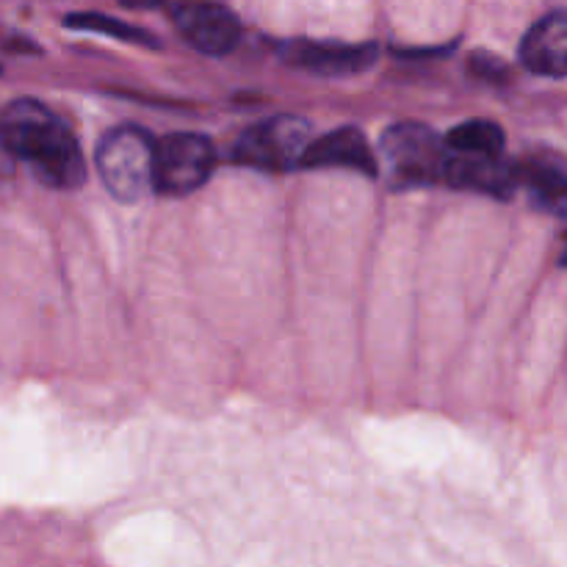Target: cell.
<instances>
[{
    "label": "cell",
    "mask_w": 567,
    "mask_h": 567,
    "mask_svg": "<svg viewBox=\"0 0 567 567\" xmlns=\"http://www.w3.org/2000/svg\"><path fill=\"white\" fill-rule=\"evenodd\" d=\"M6 147L33 166V175L50 188H78L86 181L81 147L70 127L39 100H14L0 114Z\"/></svg>",
    "instance_id": "cell-1"
},
{
    "label": "cell",
    "mask_w": 567,
    "mask_h": 567,
    "mask_svg": "<svg viewBox=\"0 0 567 567\" xmlns=\"http://www.w3.org/2000/svg\"><path fill=\"white\" fill-rule=\"evenodd\" d=\"M155 142L136 125H120L100 138L97 169L111 197L138 203L153 192Z\"/></svg>",
    "instance_id": "cell-2"
},
{
    "label": "cell",
    "mask_w": 567,
    "mask_h": 567,
    "mask_svg": "<svg viewBox=\"0 0 567 567\" xmlns=\"http://www.w3.org/2000/svg\"><path fill=\"white\" fill-rule=\"evenodd\" d=\"M310 138V125L299 116H271L238 136L233 144V161L252 169L286 172L302 164Z\"/></svg>",
    "instance_id": "cell-3"
},
{
    "label": "cell",
    "mask_w": 567,
    "mask_h": 567,
    "mask_svg": "<svg viewBox=\"0 0 567 567\" xmlns=\"http://www.w3.org/2000/svg\"><path fill=\"white\" fill-rule=\"evenodd\" d=\"M382 155L393 183L399 186H432L443 183L446 147L432 127L421 122H399L382 136Z\"/></svg>",
    "instance_id": "cell-4"
},
{
    "label": "cell",
    "mask_w": 567,
    "mask_h": 567,
    "mask_svg": "<svg viewBox=\"0 0 567 567\" xmlns=\"http://www.w3.org/2000/svg\"><path fill=\"white\" fill-rule=\"evenodd\" d=\"M210 172H214V144L199 133H172L155 144V192L183 197L197 192Z\"/></svg>",
    "instance_id": "cell-5"
},
{
    "label": "cell",
    "mask_w": 567,
    "mask_h": 567,
    "mask_svg": "<svg viewBox=\"0 0 567 567\" xmlns=\"http://www.w3.org/2000/svg\"><path fill=\"white\" fill-rule=\"evenodd\" d=\"M172 22L192 48L208 55L230 53L241 37L238 17L214 0H177L172 6Z\"/></svg>",
    "instance_id": "cell-6"
},
{
    "label": "cell",
    "mask_w": 567,
    "mask_h": 567,
    "mask_svg": "<svg viewBox=\"0 0 567 567\" xmlns=\"http://www.w3.org/2000/svg\"><path fill=\"white\" fill-rule=\"evenodd\" d=\"M443 183L465 188V192L509 199L518 192V169H515L513 161L504 158V153H452V150H446Z\"/></svg>",
    "instance_id": "cell-7"
},
{
    "label": "cell",
    "mask_w": 567,
    "mask_h": 567,
    "mask_svg": "<svg viewBox=\"0 0 567 567\" xmlns=\"http://www.w3.org/2000/svg\"><path fill=\"white\" fill-rule=\"evenodd\" d=\"M286 64L316 75H354L374 64L377 44H336V42H288L280 48Z\"/></svg>",
    "instance_id": "cell-8"
},
{
    "label": "cell",
    "mask_w": 567,
    "mask_h": 567,
    "mask_svg": "<svg viewBox=\"0 0 567 567\" xmlns=\"http://www.w3.org/2000/svg\"><path fill=\"white\" fill-rule=\"evenodd\" d=\"M308 169H327V166H347V169L377 175V161L369 142L358 127H338L321 138H310L308 150L302 155V164Z\"/></svg>",
    "instance_id": "cell-9"
},
{
    "label": "cell",
    "mask_w": 567,
    "mask_h": 567,
    "mask_svg": "<svg viewBox=\"0 0 567 567\" xmlns=\"http://www.w3.org/2000/svg\"><path fill=\"white\" fill-rule=\"evenodd\" d=\"M567 17L565 11H551L540 22L529 28V33L520 42V61L532 72L546 78H565L567 75Z\"/></svg>",
    "instance_id": "cell-10"
},
{
    "label": "cell",
    "mask_w": 567,
    "mask_h": 567,
    "mask_svg": "<svg viewBox=\"0 0 567 567\" xmlns=\"http://www.w3.org/2000/svg\"><path fill=\"white\" fill-rule=\"evenodd\" d=\"M518 169V188H526L529 197L543 210L563 216L567 208V172L565 158L559 153H537L515 164Z\"/></svg>",
    "instance_id": "cell-11"
},
{
    "label": "cell",
    "mask_w": 567,
    "mask_h": 567,
    "mask_svg": "<svg viewBox=\"0 0 567 567\" xmlns=\"http://www.w3.org/2000/svg\"><path fill=\"white\" fill-rule=\"evenodd\" d=\"M504 142H507V136L491 120H471L454 127L443 138L446 150H452V153H504Z\"/></svg>",
    "instance_id": "cell-12"
},
{
    "label": "cell",
    "mask_w": 567,
    "mask_h": 567,
    "mask_svg": "<svg viewBox=\"0 0 567 567\" xmlns=\"http://www.w3.org/2000/svg\"><path fill=\"white\" fill-rule=\"evenodd\" d=\"M64 22L70 28H83V31H100V33H103V37L122 39V42L150 44V48H158V42H155V39H153V33L144 31V28L127 25V22L114 20V17L94 14V11H83V14H70Z\"/></svg>",
    "instance_id": "cell-13"
},
{
    "label": "cell",
    "mask_w": 567,
    "mask_h": 567,
    "mask_svg": "<svg viewBox=\"0 0 567 567\" xmlns=\"http://www.w3.org/2000/svg\"><path fill=\"white\" fill-rule=\"evenodd\" d=\"M471 66H474L476 75L493 78V81H502V75H504V78L509 75L507 66H504L502 61L493 59V55H480V53H474V55H471Z\"/></svg>",
    "instance_id": "cell-14"
},
{
    "label": "cell",
    "mask_w": 567,
    "mask_h": 567,
    "mask_svg": "<svg viewBox=\"0 0 567 567\" xmlns=\"http://www.w3.org/2000/svg\"><path fill=\"white\" fill-rule=\"evenodd\" d=\"M14 155H11V150L6 147V138H3V133H0V177H6V175H11V172H14Z\"/></svg>",
    "instance_id": "cell-15"
},
{
    "label": "cell",
    "mask_w": 567,
    "mask_h": 567,
    "mask_svg": "<svg viewBox=\"0 0 567 567\" xmlns=\"http://www.w3.org/2000/svg\"><path fill=\"white\" fill-rule=\"evenodd\" d=\"M125 6H131V9H153V6H161L164 0H122Z\"/></svg>",
    "instance_id": "cell-16"
}]
</instances>
